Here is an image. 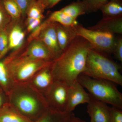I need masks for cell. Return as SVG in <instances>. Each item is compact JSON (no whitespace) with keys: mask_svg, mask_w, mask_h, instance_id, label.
<instances>
[{"mask_svg":"<svg viewBox=\"0 0 122 122\" xmlns=\"http://www.w3.org/2000/svg\"><path fill=\"white\" fill-rule=\"evenodd\" d=\"M91 48L86 40L77 36L59 57L52 61L50 67L54 80L63 81L69 85L77 80L85 69Z\"/></svg>","mask_w":122,"mask_h":122,"instance_id":"cell-1","label":"cell"},{"mask_svg":"<svg viewBox=\"0 0 122 122\" xmlns=\"http://www.w3.org/2000/svg\"><path fill=\"white\" fill-rule=\"evenodd\" d=\"M7 96L8 102L12 106L33 121L49 107L44 95L28 82L14 84Z\"/></svg>","mask_w":122,"mask_h":122,"instance_id":"cell-2","label":"cell"},{"mask_svg":"<svg viewBox=\"0 0 122 122\" xmlns=\"http://www.w3.org/2000/svg\"><path fill=\"white\" fill-rule=\"evenodd\" d=\"M15 51L3 60L11 81L14 84L28 82L38 72L50 65L52 61L32 59Z\"/></svg>","mask_w":122,"mask_h":122,"instance_id":"cell-3","label":"cell"},{"mask_svg":"<svg viewBox=\"0 0 122 122\" xmlns=\"http://www.w3.org/2000/svg\"><path fill=\"white\" fill-rule=\"evenodd\" d=\"M120 66L102 53L92 48L89 51L85 69L82 74L104 79L122 86Z\"/></svg>","mask_w":122,"mask_h":122,"instance_id":"cell-4","label":"cell"},{"mask_svg":"<svg viewBox=\"0 0 122 122\" xmlns=\"http://www.w3.org/2000/svg\"><path fill=\"white\" fill-rule=\"evenodd\" d=\"M77 80L93 97L112 106L122 109V94L115 83L81 74Z\"/></svg>","mask_w":122,"mask_h":122,"instance_id":"cell-5","label":"cell"},{"mask_svg":"<svg viewBox=\"0 0 122 122\" xmlns=\"http://www.w3.org/2000/svg\"><path fill=\"white\" fill-rule=\"evenodd\" d=\"M74 28L77 36L86 40L92 49L102 53H113L116 41L114 34L90 29L78 24Z\"/></svg>","mask_w":122,"mask_h":122,"instance_id":"cell-6","label":"cell"},{"mask_svg":"<svg viewBox=\"0 0 122 122\" xmlns=\"http://www.w3.org/2000/svg\"><path fill=\"white\" fill-rule=\"evenodd\" d=\"M69 85L65 82L54 80L44 95L49 107L57 111L66 112L68 104Z\"/></svg>","mask_w":122,"mask_h":122,"instance_id":"cell-7","label":"cell"},{"mask_svg":"<svg viewBox=\"0 0 122 122\" xmlns=\"http://www.w3.org/2000/svg\"><path fill=\"white\" fill-rule=\"evenodd\" d=\"M44 23V26L37 39L41 41L47 46L54 60L59 57L62 52L58 42L56 23L51 22L47 19Z\"/></svg>","mask_w":122,"mask_h":122,"instance_id":"cell-8","label":"cell"},{"mask_svg":"<svg viewBox=\"0 0 122 122\" xmlns=\"http://www.w3.org/2000/svg\"><path fill=\"white\" fill-rule=\"evenodd\" d=\"M90 95L76 80L69 85L68 104L66 112H73L75 107L80 104L88 103L91 99Z\"/></svg>","mask_w":122,"mask_h":122,"instance_id":"cell-9","label":"cell"},{"mask_svg":"<svg viewBox=\"0 0 122 122\" xmlns=\"http://www.w3.org/2000/svg\"><path fill=\"white\" fill-rule=\"evenodd\" d=\"M91 96L87 106L90 122H110V107L106 103Z\"/></svg>","mask_w":122,"mask_h":122,"instance_id":"cell-10","label":"cell"},{"mask_svg":"<svg viewBox=\"0 0 122 122\" xmlns=\"http://www.w3.org/2000/svg\"><path fill=\"white\" fill-rule=\"evenodd\" d=\"M50 65L39 71L28 81L44 96L54 81Z\"/></svg>","mask_w":122,"mask_h":122,"instance_id":"cell-11","label":"cell"},{"mask_svg":"<svg viewBox=\"0 0 122 122\" xmlns=\"http://www.w3.org/2000/svg\"><path fill=\"white\" fill-rule=\"evenodd\" d=\"M20 20H13L8 27L9 50L16 51L22 47L25 37V31L22 28Z\"/></svg>","mask_w":122,"mask_h":122,"instance_id":"cell-12","label":"cell"},{"mask_svg":"<svg viewBox=\"0 0 122 122\" xmlns=\"http://www.w3.org/2000/svg\"><path fill=\"white\" fill-rule=\"evenodd\" d=\"M21 54L32 59L46 61L53 60L47 46L41 41L38 39L29 43L27 48Z\"/></svg>","mask_w":122,"mask_h":122,"instance_id":"cell-13","label":"cell"},{"mask_svg":"<svg viewBox=\"0 0 122 122\" xmlns=\"http://www.w3.org/2000/svg\"><path fill=\"white\" fill-rule=\"evenodd\" d=\"M87 28L115 34H122V16L111 18H102L94 26Z\"/></svg>","mask_w":122,"mask_h":122,"instance_id":"cell-14","label":"cell"},{"mask_svg":"<svg viewBox=\"0 0 122 122\" xmlns=\"http://www.w3.org/2000/svg\"><path fill=\"white\" fill-rule=\"evenodd\" d=\"M56 32L58 45L62 51L77 36L74 26H64L57 23H56Z\"/></svg>","mask_w":122,"mask_h":122,"instance_id":"cell-15","label":"cell"},{"mask_svg":"<svg viewBox=\"0 0 122 122\" xmlns=\"http://www.w3.org/2000/svg\"><path fill=\"white\" fill-rule=\"evenodd\" d=\"M23 115L8 102L0 109V122H34Z\"/></svg>","mask_w":122,"mask_h":122,"instance_id":"cell-16","label":"cell"},{"mask_svg":"<svg viewBox=\"0 0 122 122\" xmlns=\"http://www.w3.org/2000/svg\"><path fill=\"white\" fill-rule=\"evenodd\" d=\"M74 116L75 115L73 112H60L49 107L34 122H70Z\"/></svg>","mask_w":122,"mask_h":122,"instance_id":"cell-17","label":"cell"},{"mask_svg":"<svg viewBox=\"0 0 122 122\" xmlns=\"http://www.w3.org/2000/svg\"><path fill=\"white\" fill-rule=\"evenodd\" d=\"M102 18H111L122 16V0H110L100 8Z\"/></svg>","mask_w":122,"mask_h":122,"instance_id":"cell-18","label":"cell"},{"mask_svg":"<svg viewBox=\"0 0 122 122\" xmlns=\"http://www.w3.org/2000/svg\"><path fill=\"white\" fill-rule=\"evenodd\" d=\"M48 20L66 26H73L78 24L76 19L66 15L61 10L51 13Z\"/></svg>","mask_w":122,"mask_h":122,"instance_id":"cell-19","label":"cell"},{"mask_svg":"<svg viewBox=\"0 0 122 122\" xmlns=\"http://www.w3.org/2000/svg\"><path fill=\"white\" fill-rule=\"evenodd\" d=\"M60 10L76 20L79 16L87 13L85 5L81 1L79 0L66 5Z\"/></svg>","mask_w":122,"mask_h":122,"instance_id":"cell-20","label":"cell"},{"mask_svg":"<svg viewBox=\"0 0 122 122\" xmlns=\"http://www.w3.org/2000/svg\"><path fill=\"white\" fill-rule=\"evenodd\" d=\"M14 85L4 61H0V86L7 95Z\"/></svg>","mask_w":122,"mask_h":122,"instance_id":"cell-21","label":"cell"},{"mask_svg":"<svg viewBox=\"0 0 122 122\" xmlns=\"http://www.w3.org/2000/svg\"><path fill=\"white\" fill-rule=\"evenodd\" d=\"M45 9L44 5L38 0H33L28 7L26 12L27 18L43 19Z\"/></svg>","mask_w":122,"mask_h":122,"instance_id":"cell-22","label":"cell"},{"mask_svg":"<svg viewBox=\"0 0 122 122\" xmlns=\"http://www.w3.org/2000/svg\"><path fill=\"white\" fill-rule=\"evenodd\" d=\"M6 11L14 20H20L22 17L21 10L15 0H4Z\"/></svg>","mask_w":122,"mask_h":122,"instance_id":"cell-23","label":"cell"},{"mask_svg":"<svg viewBox=\"0 0 122 122\" xmlns=\"http://www.w3.org/2000/svg\"><path fill=\"white\" fill-rule=\"evenodd\" d=\"M110 0H81L86 9L87 13L100 10V8Z\"/></svg>","mask_w":122,"mask_h":122,"instance_id":"cell-24","label":"cell"},{"mask_svg":"<svg viewBox=\"0 0 122 122\" xmlns=\"http://www.w3.org/2000/svg\"><path fill=\"white\" fill-rule=\"evenodd\" d=\"M12 20L5 10L4 0H0V30L8 27Z\"/></svg>","mask_w":122,"mask_h":122,"instance_id":"cell-25","label":"cell"},{"mask_svg":"<svg viewBox=\"0 0 122 122\" xmlns=\"http://www.w3.org/2000/svg\"><path fill=\"white\" fill-rule=\"evenodd\" d=\"M9 26L0 30V53L9 51L8 49Z\"/></svg>","mask_w":122,"mask_h":122,"instance_id":"cell-26","label":"cell"},{"mask_svg":"<svg viewBox=\"0 0 122 122\" xmlns=\"http://www.w3.org/2000/svg\"><path fill=\"white\" fill-rule=\"evenodd\" d=\"M110 111V122H122V109L112 106Z\"/></svg>","mask_w":122,"mask_h":122,"instance_id":"cell-27","label":"cell"},{"mask_svg":"<svg viewBox=\"0 0 122 122\" xmlns=\"http://www.w3.org/2000/svg\"><path fill=\"white\" fill-rule=\"evenodd\" d=\"M42 20L43 19L41 18L35 19L32 18H27L25 25L27 32L31 33L37 28L42 23Z\"/></svg>","mask_w":122,"mask_h":122,"instance_id":"cell-28","label":"cell"},{"mask_svg":"<svg viewBox=\"0 0 122 122\" xmlns=\"http://www.w3.org/2000/svg\"><path fill=\"white\" fill-rule=\"evenodd\" d=\"M113 53L118 61L122 62V37L116 38V42Z\"/></svg>","mask_w":122,"mask_h":122,"instance_id":"cell-29","label":"cell"},{"mask_svg":"<svg viewBox=\"0 0 122 122\" xmlns=\"http://www.w3.org/2000/svg\"><path fill=\"white\" fill-rule=\"evenodd\" d=\"M21 10L22 17L25 18L26 16V12L29 5L33 0H15Z\"/></svg>","mask_w":122,"mask_h":122,"instance_id":"cell-30","label":"cell"},{"mask_svg":"<svg viewBox=\"0 0 122 122\" xmlns=\"http://www.w3.org/2000/svg\"><path fill=\"white\" fill-rule=\"evenodd\" d=\"M62 0H43L42 5L45 9H50L54 7Z\"/></svg>","mask_w":122,"mask_h":122,"instance_id":"cell-31","label":"cell"},{"mask_svg":"<svg viewBox=\"0 0 122 122\" xmlns=\"http://www.w3.org/2000/svg\"><path fill=\"white\" fill-rule=\"evenodd\" d=\"M8 102V96L0 86V109Z\"/></svg>","mask_w":122,"mask_h":122,"instance_id":"cell-32","label":"cell"},{"mask_svg":"<svg viewBox=\"0 0 122 122\" xmlns=\"http://www.w3.org/2000/svg\"><path fill=\"white\" fill-rule=\"evenodd\" d=\"M70 122H86L85 120L81 119L80 118L74 116Z\"/></svg>","mask_w":122,"mask_h":122,"instance_id":"cell-33","label":"cell"},{"mask_svg":"<svg viewBox=\"0 0 122 122\" xmlns=\"http://www.w3.org/2000/svg\"><path fill=\"white\" fill-rule=\"evenodd\" d=\"M38 1H39V2H41V4H42V2L43 0H38Z\"/></svg>","mask_w":122,"mask_h":122,"instance_id":"cell-34","label":"cell"}]
</instances>
